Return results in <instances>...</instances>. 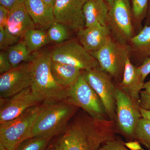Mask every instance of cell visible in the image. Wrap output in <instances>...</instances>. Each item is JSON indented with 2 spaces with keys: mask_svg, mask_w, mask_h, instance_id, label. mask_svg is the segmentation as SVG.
<instances>
[{
  "mask_svg": "<svg viewBox=\"0 0 150 150\" xmlns=\"http://www.w3.org/2000/svg\"><path fill=\"white\" fill-rule=\"evenodd\" d=\"M118 132L115 121L78 110L65 129L51 139L46 150H98L116 138Z\"/></svg>",
  "mask_w": 150,
  "mask_h": 150,
  "instance_id": "obj_1",
  "label": "cell"
},
{
  "mask_svg": "<svg viewBox=\"0 0 150 150\" xmlns=\"http://www.w3.org/2000/svg\"><path fill=\"white\" fill-rule=\"evenodd\" d=\"M51 53L32 54L33 91L43 102H53L67 99L68 88L59 85L54 80L51 71Z\"/></svg>",
  "mask_w": 150,
  "mask_h": 150,
  "instance_id": "obj_2",
  "label": "cell"
},
{
  "mask_svg": "<svg viewBox=\"0 0 150 150\" xmlns=\"http://www.w3.org/2000/svg\"><path fill=\"white\" fill-rule=\"evenodd\" d=\"M46 103L33 128L30 138L56 136L65 129L79 108L68 99Z\"/></svg>",
  "mask_w": 150,
  "mask_h": 150,
  "instance_id": "obj_3",
  "label": "cell"
},
{
  "mask_svg": "<svg viewBox=\"0 0 150 150\" xmlns=\"http://www.w3.org/2000/svg\"><path fill=\"white\" fill-rule=\"evenodd\" d=\"M46 104L43 102L30 108L16 118L0 123V144L8 150H16L22 142L31 137L35 121Z\"/></svg>",
  "mask_w": 150,
  "mask_h": 150,
  "instance_id": "obj_4",
  "label": "cell"
},
{
  "mask_svg": "<svg viewBox=\"0 0 150 150\" xmlns=\"http://www.w3.org/2000/svg\"><path fill=\"white\" fill-rule=\"evenodd\" d=\"M131 52L129 44H121L110 36L102 48L89 53L98 62L100 68L120 83Z\"/></svg>",
  "mask_w": 150,
  "mask_h": 150,
  "instance_id": "obj_5",
  "label": "cell"
},
{
  "mask_svg": "<svg viewBox=\"0 0 150 150\" xmlns=\"http://www.w3.org/2000/svg\"><path fill=\"white\" fill-rule=\"evenodd\" d=\"M107 27L113 38L127 44L134 36L133 14L129 0H108Z\"/></svg>",
  "mask_w": 150,
  "mask_h": 150,
  "instance_id": "obj_6",
  "label": "cell"
},
{
  "mask_svg": "<svg viewBox=\"0 0 150 150\" xmlns=\"http://www.w3.org/2000/svg\"><path fill=\"white\" fill-rule=\"evenodd\" d=\"M68 92L67 99L89 115L98 119H109L101 100L82 73L68 88Z\"/></svg>",
  "mask_w": 150,
  "mask_h": 150,
  "instance_id": "obj_7",
  "label": "cell"
},
{
  "mask_svg": "<svg viewBox=\"0 0 150 150\" xmlns=\"http://www.w3.org/2000/svg\"><path fill=\"white\" fill-rule=\"evenodd\" d=\"M82 74L102 101L110 120L116 121V87L112 77L100 67L82 71Z\"/></svg>",
  "mask_w": 150,
  "mask_h": 150,
  "instance_id": "obj_8",
  "label": "cell"
},
{
  "mask_svg": "<svg viewBox=\"0 0 150 150\" xmlns=\"http://www.w3.org/2000/svg\"><path fill=\"white\" fill-rule=\"evenodd\" d=\"M116 122L119 132L129 141L135 139L134 131L142 118L139 103L121 88H116Z\"/></svg>",
  "mask_w": 150,
  "mask_h": 150,
  "instance_id": "obj_9",
  "label": "cell"
},
{
  "mask_svg": "<svg viewBox=\"0 0 150 150\" xmlns=\"http://www.w3.org/2000/svg\"><path fill=\"white\" fill-rule=\"evenodd\" d=\"M50 53L53 62L73 66L81 71L99 67L95 58L75 40L61 44Z\"/></svg>",
  "mask_w": 150,
  "mask_h": 150,
  "instance_id": "obj_10",
  "label": "cell"
},
{
  "mask_svg": "<svg viewBox=\"0 0 150 150\" xmlns=\"http://www.w3.org/2000/svg\"><path fill=\"white\" fill-rule=\"evenodd\" d=\"M33 82L32 63H22L10 71L1 74V99L11 97L24 89L31 86Z\"/></svg>",
  "mask_w": 150,
  "mask_h": 150,
  "instance_id": "obj_11",
  "label": "cell"
},
{
  "mask_svg": "<svg viewBox=\"0 0 150 150\" xmlns=\"http://www.w3.org/2000/svg\"><path fill=\"white\" fill-rule=\"evenodd\" d=\"M43 103L31 86L6 99H1L0 123L16 118L30 108Z\"/></svg>",
  "mask_w": 150,
  "mask_h": 150,
  "instance_id": "obj_12",
  "label": "cell"
},
{
  "mask_svg": "<svg viewBox=\"0 0 150 150\" xmlns=\"http://www.w3.org/2000/svg\"><path fill=\"white\" fill-rule=\"evenodd\" d=\"M87 0H56L54 6L56 22L76 31L85 27L83 8Z\"/></svg>",
  "mask_w": 150,
  "mask_h": 150,
  "instance_id": "obj_13",
  "label": "cell"
},
{
  "mask_svg": "<svg viewBox=\"0 0 150 150\" xmlns=\"http://www.w3.org/2000/svg\"><path fill=\"white\" fill-rule=\"evenodd\" d=\"M110 35L108 27L99 23L85 27L78 32L80 42L89 52L98 51L102 48Z\"/></svg>",
  "mask_w": 150,
  "mask_h": 150,
  "instance_id": "obj_14",
  "label": "cell"
},
{
  "mask_svg": "<svg viewBox=\"0 0 150 150\" xmlns=\"http://www.w3.org/2000/svg\"><path fill=\"white\" fill-rule=\"evenodd\" d=\"M35 28L24 3L17 4L10 10L5 28L11 34L21 37L28 30Z\"/></svg>",
  "mask_w": 150,
  "mask_h": 150,
  "instance_id": "obj_15",
  "label": "cell"
},
{
  "mask_svg": "<svg viewBox=\"0 0 150 150\" xmlns=\"http://www.w3.org/2000/svg\"><path fill=\"white\" fill-rule=\"evenodd\" d=\"M144 81L138 69L127 58L123 79L118 87L139 104L140 93L144 88Z\"/></svg>",
  "mask_w": 150,
  "mask_h": 150,
  "instance_id": "obj_16",
  "label": "cell"
},
{
  "mask_svg": "<svg viewBox=\"0 0 150 150\" xmlns=\"http://www.w3.org/2000/svg\"><path fill=\"white\" fill-rule=\"evenodd\" d=\"M24 4L35 27L48 28L56 22L54 7L47 5L42 0H26Z\"/></svg>",
  "mask_w": 150,
  "mask_h": 150,
  "instance_id": "obj_17",
  "label": "cell"
},
{
  "mask_svg": "<svg viewBox=\"0 0 150 150\" xmlns=\"http://www.w3.org/2000/svg\"><path fill=\"white\" fill-rule=\"evenodd\" d=\"M108 8L103 0H87L83 8L85 27L96 23L107 27Z\"/></svg>",
  "mask_w": 150,
  "mask_h": 150,
  "instance_id": "obj_18",
  "label": "cell"
},
{
  "mask_svg": "<svg viewBox=\"0 0 150 150\" xmlns=\"http://www.w3.org/2000/svg\"><path fill=\"white\" fill-rule=\"evenodd\" d=\"M51 71L54 80L59 85L68 88L81 73L76 67L51 61Z\"/></svg>",
  "mask_w": 150,
  "mask_h": 150,
  "instance_id": "obj_19",
  "label": "cell"
},
{
  "mask_svg": "<svg viewBox=\"0 0 150 150\" xmlns=\"http://www.w3.org/2000/svg\"><path fill=\"white\" fill-rule=\"evenodd\" d=\"M131 52L137 55L142 63L150 57V25H145L129 41Z\"/></svg>",
  "mask_w": 150,
  "mask_h": 150,
  "instance_id": "obj_20",
  "label": "cell"
},
{
  "mask_svg": "<svg viewBox=\"0 0 150 150\" xmlns=\"http://www.w3.org/2000/svg\"><path fill=\"white\" fill-rule=\"evenodd\" d=\"M23 37V42L31 54L37 52L50 42L47 33L43 30L35 28L28 30Z\"/></svg>",
  "mask_w": 150,
  "mask_h": 150,
  "instance_id": "obj_21",
  "label": "cell"
},
{
  "mask_svg": "<svg viewBox=\"0 0 150 150\" xmlns=\"http://www.w3.org/2000/svg\"><path fill=\"white\" fill-rule=\"evenodd\" d=\"M8 56L13 68H15L25 62H29L32 58V54L23 41H19L8 49Z\"/></svg>",
  "mask_w": 150,
  "mask_h": 150,
  "instance_id": "obj_22",
  "label": "cell"
},
{
  "mask_svg": "<svg viewBox=\"0 0 150 150\" xmlns=\"http://www.w3.org/2000/svg\"><path fill=\"white\" fill-rule=\"evenodd\" d=\"M135 139L150 150V120L147 118H140L137 123L135 131Z\"/></svg>",
  "mask_w": 150,
  "mask_h": 150,
  "instance_id": "obj_23",
  "label": "cell"
},
{
  "mask_svg": "<svg viewBox=\"0 0 150 150\" xmlns=\"http://www.w3.org/2000/svg\"><path fill=\"white\" fill-rule=\"evenodd\" d=\"M52 138L45 136L28 138L22 142L16 150H46Z\"/></svg>",
  "mask_w": 150,
  "mask_h": 150,
  "instance_id": "obj_24",
  "label": "cell"
},
{
  "mask_svg": "<svg viewBox=\"0 0 150 150\" xmlns=\"http://www.w3.org/2000/svg\"><path fill=\"white\" fill-rule=\"evenodd\" d=\"M69 28L61 23L56 22L48 28L47 35L49 41L62 43L69 37Z\"/></svg>",
  "mask_w": 150,
  "mask_h": 150,
  "instance_id": "obj_25",
  "label": "cell"
},
{
  "mask_svg": "<svg viewBox=\"0 0 150 150\" xmlns=\"http://www.w3.org/2000/svg\"><path fill=\"white\" fill-rule=\"evenodd\" d=\"M133 20L138 27L147 16L149 0H131Z\"/></svg>",
  "mask_w": 150,
  "mask_h": 150,
  "instance_id": "obj_26",
  "label": "cell"
},
{
  "mask_svg": "<svg viewBox=\"0 0 150 150\" xmlns=\"http://www.w3.org/2000/svg\"><path fill=\"white\" fill-rule=\"evenodd\" d=\"M20 37L16 36L8 32L4 28L0 27V49H8L19 42Z\"/></svg>",
  "mask_w": 150,
  "mask_h": 150,
  "instance_id": "obj_27",
  "label": "cell"
},
{
  "mask_svg": "<svg viewBox=\"0 0 150 150\" xmlns=\"http://www.w3.org/2000/svg\"><path fill=\"white\" fill-rule=\"evenodd\" d=\"M139 106L145 110H150V79L145 83L140 93Z\"/></svg>",
  "mask_w": 150,
  "mask_h": 150,
  "instance_id": "obj_28",
  "label": "cell"
},
{
  "mask_svg": "<svg viewBox=\"0 0 150 150\" xmlns=\"http://www.w3.org/2000/svg\"><path fill=\"white\" fill-rule=\"evenodd\" d=\"M98 150H130L126 147L122 140L115 138L105 142Z\"/></svg>",
  "mask_w": 150,
  "mask_h": 150,
  "instance_id": "obj_29",
  "label": "cell"
},
{
  "mask_svg": "<svg viewBox=\"0 0 150 150\" xmlns=\"http://www.w3.org/2000/svg\"><path fill=\"white\" fill-rule=\"evenodd\" d=\"M9 60L7 52L4 51L0 53V73L1 74L7 72L13 69Z\"/></svg>",
  "mask_w": 150,
  "mask_h": 150,
  "instance_id": "obj_30",
  "label": "cell"
},
{
  "mask_svg": "<svg viewBox=\"0 0 150 150\" xmlns=\"http://www.w3.org/2000/svg\"><path fill=\"white\" fill-rule=\"evenodd\" d=\"M138 69L142 75L144 81L150 74V57L145 59L142 64L138 67Z\"/></svg>",
  "mask_w": 150,
  "mask_h": 150,
  "instance_id": "obj_31",
  "label": "cell"
},
{
  "mask_svg": "<svg viewBox=\"0 0 150 150\" xmlns=\"http://www.w3.org/2000/svg\"><path fill=\"white\" fill-rule=\"evenodd\" d=\"M9 10L0 5V27L5 28L8 19Z\"/></svg>",
  "mask_w": 150,
  "mask_h": 150,
  "instance_id": "obj_32",
  "label": "cell"
},
{
  "mask_svg": "<svg viewBox=\"0 0 150 150\" xmlns=\"http://www.w3.org/2000/svg\"><path fill=\"white\" fill-rule=\"evenodd\" d=\"M26 0H0L1 5L4 7L10 10L14 6L21 4L25 3Z\"/></svg>",
  "mask_w": 150,
  "mask_h": 150,
  "instance_id": "obj_33",
  "label": "cell"
},
{
  "mask_svg": "<svg viewBox=\"0 0 150 150\" xmlns=\"http://www.w3.org/2000/svg\"><path fill=\"white\" fill-rule=\"evenodd\" d=\"M126 147L130 150H144L137 140L129 141L124 143Z\"/></svg>",
  "mask_w": 150,
  "mask_h": 150,
  "instance_id": "obj_34",
  "label": "cell"
},
{
  "mask_svg": "<svg viewBox=\"0 0 150 150\" xmlns=\"http://www.w3.org/2000/svg\"><path fill=\"white\" fill-rule=\"evenodd\" d=\"M140 110L142 117L150 120V110H145L141 108H140Z\"/></svg>",
  "mask_w": 150,
  "mask_h": 150,
  "instance_id": "obj_35",
  "label": "cell"
},
{
  "mask_svg": "<svg viewBox=\"0 0 150 150\" xmlns=\"http://www.w3.org/2000/svg\"><path fill=\"white\" fill-rule=\"evenodd\" d=\"M146 22L145 25H150V0L149 1V8H148V13L146 17Z\"/></svg>",
  "mask_w": 150,
  "mask_h": 150,
  "instance_id": "obj_36",
  "label": "cell"
},
{
  "mask_svg": "<svg viewBox=\"0 0 150 150\" xmlns=\"http://www.w3.org/2000/svg\"><path fill=\"white\" fill-rule=\"evenodd\" d=\"M42 1L47 5L54 7V4H55L56 0H42Z\"/></svg>",
  "mask_w": 150,
  "mask_h": 150,
  "instance_id": "obj_37",
  "label": "cell"
},
{
  "mask_svg": "<svg viewBox=\"0 0 150 150\" xmlns=\"http://www.w3.org/2000/svg\"><path fill=\"white\" fill-rule=\"evenodd\" d=\"M0 150H8L2 144H0Z\"/></svg>",
  "mask_w": 150,
  "mask_h": 150,
  "instance_id": "obj_38",
  "label": "cell"
},
{
  "mask_svg": "<svg viewBox=\"0 0 150 150\" xmlns=\"http://www.w3.org/2000/svg\"><path fill=\"white\" fill-rule=\"evenodd\" d=\"M103 1H105L106 2L108 1V0H103Z\"/></svg>",
  "mask_w": 150,
  "mask_h": 150,
  "instance_id": "obj_39",
  "label": "cell"
}]
</instances>
